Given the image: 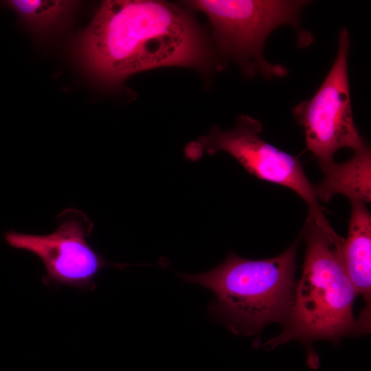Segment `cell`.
I'll return each instance as SVG.
<instances>
[{
	"mask_svg": "<svg viewBox=\"0 0 371 371\" xmlns=\"http://www.w3.org/2000/svg\"><path fill=\"white\" fill-rule=\"evenodd\" d=\"M79 48L89 71L108 87L163 67H188L204 74L221 67L190 12L164 1H104Z\"/></svg>",
	"mask_w": 371,
	"mask_h": 371,
	"instance_id": "obj_1",
	"label": "cell"
},
{
	"mask_svg": "<svg viewBox=\"0 0 371 371\" xmlns=\"http://www.w3.org/2000/svg\"><path fill=\"white\" fill-rule=\"evenodd\" d=\"M303 234L306 254L291 309L282 333L264 346L271 350L298 341L306 349L308 366L315 370L319 360L312 347L314 341L336 344L347 335H361L352 310L357 293L341 258L344 238L329 223L319 222L308 214Z\"/></svg>",
	"mask_w": 371,
	"mask_h": 371,
	"instance_id": "obj_2",
	"label": "cell"
},
{
	"mask_svg": "<svg viewBox=\"0 0 371 371\" xmlns=\"http://www.w3.org/2000/svg\"><path fill=\"white\" fill-rule=\"evenodd\" d=\"M297 248L295 241L281 254L265 260L231 252L207 272L181 276L215 295L208 311L232 333L254 335L269 323H284L288 316L295 285Z\"/></svg>",
	"mask_w": 371,
	"mask_h": 371,
	"instance_id": "obj_3",
	"label": "cell"
},
{
	"mask_svg": "<svg viewBox=\"0 0 371 371\" xmlns=\"http://www.w3.org/2000/svg\"><path fill=\"white\" fill-rule=\"evenodd\" d=\"M307 1L192 0L188 8L203 12L212 27V36L220 52L235 60L247 77L261 74L268 80L284 77L288 69L269 63L263 55L270 33L282 25L297 32V45L311 43L312 35L300 25V11Z\"/></svg>",
	"mask_w": 371,
	"mask_h": 371,
	"instance_id": "obj_4",
	"label": "cell"
},
{
	"mask_svg": "<svg viewBox=\"0 0 371 371\" xmlns=\"http://www.w3.org/2000/svg\"><path fill=\"white\" fill-rule=\"evenodd\" d=\"M262 123L250 116L241 115L235 126L223 131L217 126L186 148V155L196 160L203 153L225 152L234 157L251 175L258 179L286 187L297 194L308 205V213L317 219L325 216L319 205L314 186L306 177L295 156L264 140Z\"/></svg>",
	"mask_w": 371,
	"mask_h": 371,
	"instance_id": "obj_5",
	"label": "cell"
},
{
	"mask_svg": "<svg viewBox=\"0 0 371 371\" xmlns=\"http://www.w3.org/2000/svg\"><path fill=\"white\" fill-rule=\"evenodd\" d=\"M58 227L47 235L9 231L5 240L10 247L28 251L43 262L47 286H67L80 290H93V280L103 269L125 267L112 264L88 243L93 223L82 211L69 207L56 216Z\"/></svg>",
	"mask_w": 371,
	"mask_h": 371,
	"instance_id": "obj_6",
	"label": "cell"
},
{
	"mask_svg": "<svg viewBox=\"0 0 371 371\" xmlns=\"http://www.w3.org/2000/svg\"><path fill=\"white\" fill-rule=\"evenodd\" d=\"M338 41L335 60L320 87L311 99L293 109L297 122L304 131L307 149L319 163L333 160L340 148L356 151L368 144L353 120L348 73L350 39L347 28L339 31Z\"/></svg>",
	"mask_w": 371,
	"mask_h": 371,
	"instance_id": "obj_7",
	"label": "cell"
},
{
	"mask_svg": "<svg viewBox=\"0 0 371 371\" xmlns=\"http://www.w3.org/2000/svg\"><path fill=\"white\" fill-rule=\"evenodd\" d=\"M351 213L348 237L343 239L341 255L347 274L357 295L365 302L357 320L361 334L370 329L371 216L366 203L350 200Z\"/></svg>",
	"mask_w": 371,
	"mask_h": 371,
	"instance_id": "obj_8",
	"label": "cell"
},
{
	"mask_svg": "<svg viewBox=\"0 0 371 371\" xmlns=\"http://www.w3.org/2000/svg\"><path fill=\"white\" fill-rule=\"evenodd\" d=\"M323 179L314 186L317 200L328 202L337 194L349 201H371V152L368 144L354 152L349 160L337 164L333 160L319 163Z\"/></svg>",
	"mask_w": 371,
	"mask_h": 371,
	"instance_id": "obj_9",
	"label": "cell"
},
{
	"mask_svg": "<svg viewBox=\"0 0 371 371\" xmlns=\"http://www.w3.org/2000/svg\"><path fill=\"white\" fill-rule=\"evenodd\" d=\"M2 3L38 32H45L61 25L76 4L75 1L66 0H7Z\"/></svg>",
	"mask_w": 371,
	"mask_h": 371,
	"instance_id": "obj_10",
	"label": "cell"
}]
</instances>
